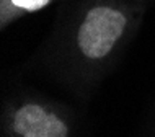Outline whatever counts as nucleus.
I'll use <instances>...</instances> for the list:
<instances>
[{
  "label": "nucleus",
  "instance_id": "nucleus-1",
  "mask_svg": "<svg viewBox=\"0 0 155 137\" xmlns=\"http://www.w3.org/2000/svg\"><path fill=\"white\" fill-rule=\"evenodd\" d=\"M142 0H83L62 36L61 62L72 82L100 78L137 31Z\"/></svg>",
  "mask_w": 155,
  "mask_h": 137
},
{
  "label": "nucleus",
  "instance_id": "nucleus-2",
  "mask_svg": "<svg viewBox=\"0 0 155 137\" xmlns=\"http://www.w3.org/2000/svg\"><path fill=\"white\" fill-rule=\"evenodd\" d=\"M70 113L36 95H18L3 105L2 137H74Z\"/></svg>",
  "mask_w": 155,
  "mask_h": 137
},
{
  "label": "nucleus",
  "instance_id": "nucleus-3",
  "mask_svg": "<svg viewBox=\"0 0 155 137\" xmlns=\"http://www.w3.org/2000/svg\"><path fill=\"white\" fill-rule=\"evenodd\" d=\"M52 2L54 0H0V28L5 30L16 20L36 13Z\"/></svg>",
  "mask_w": 155,
  "mask_h": 137
}]
</instances>
